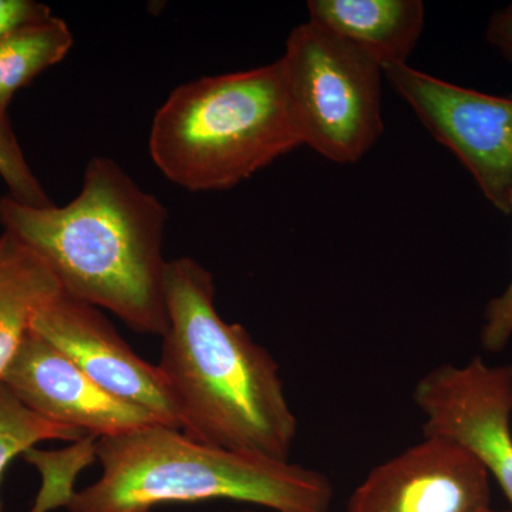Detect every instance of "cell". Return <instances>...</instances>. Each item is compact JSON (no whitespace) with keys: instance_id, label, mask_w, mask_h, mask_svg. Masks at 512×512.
<instances>
[{"instance_id":"6da1fadb","label":"cell","mask_w":512,"mask_h":512,"mask_svg":"<svg viewBox=\"0 0 512 512\" xmlns=\"http://www.w3.org/2000/svg\"><path fill=\"white\" fill-rule=\"evenodd\" d=\"M168 211L109 157L87 164L82 190L64 207L0 198V227L35 252L63 292L106 309L128 328H168L163 254Z\"/></svg>"},{"instance_id":"7a4b0ae2","label":"cell","mask_w":512,"mask_h":512,"mask_svg":"<svg viewBox=\"0 0 512 512\" xmlns=\"http://www.w3.org/2000/svg\"><path fill=\"white\" fill-rule=\"evenodd\" d=\"M168 328L160 369L173 390L180 430L198 443L289 461L298 419L274 357L215 306L214 276L194 258L168 261Z\"/></svg>"},{"instance_id":"3957f363","label":"cell","mask_w":512,"mask_h":512,"mask_svg":"<svg viewBox=\"0 0 512 512\" xmlns=\"http://www.w3.org/2000/svg\"><path fill=\"white\" fill-rule=\"evenodd\" d=\"M101 476L72 494L69 512H153L160 505L237 501L276 512H329L333 487L289 461L205 446L156 424L93 444Z\"/></svg>"},{"instance_id":"277c9868","label":"cell","mask_w":512,"mask_h":512,"mask_svg":"<svg viewBox=\"0 0 512 512\" xmlns=\"http://www.w3.org/2000/svg\"><path fill=\"white\" fill-rule=\"evenodd\" d=\"M298 147L281 60L175 87L148 138L161 174L191 192L229 190Z\"/></svg>"},{"instance_id":"5b68a950","label":"cell","mask_w":512,"mask_h":512,"mask_svg":"<svg viewBox=\"0 0 512 512\" xmlns=\"http://www.w3.org/2000/svg\"><path fill=\"white\" fill-rule=\"evenodd\" d=\"M286 99L301 146L336 164H355L383 134V69L312 22L286 40Z\"/></svg>"},{"instance_id":"8992f818","label":"cell","mask_w":512,"mask_h":512,"mask_svg":"<svg viewBox=\"0 0 512 512\" xmlns=\"http://www.w3.org/2000/svg\"><path fill=\"white\" fill-rule=\"evenodd\" d=\"M383 76L431 136L457 157L485 200L510 215L512 99L448 83L409 64L387 67Z\"/></svg>"},{"instance_id":"52a82bcc","label":"cell","mask_w":512,"mask_h":512,"mask_svg":"<svg viewBox=\"0 0 512 512\" xmlns=\"http://www.w3.org/2000/svg\"><path fill=\"white\" fill-rule=\"evenodd\" d=\"M413 399L426 417L424 437L470 451L512 507V365L490 366L481 357L441 365L421 377Z\"/></svg>"},{"instance_id":"ba28073f","label":"cell","mask_w":512,"mask_h":512,"mask_svg":"<svg viewBox=\"0 0 512 512\" xmlns=\"http://www.w3.org/2000/svg\"><path fill=\"white\" fill-rule=\"evenodd\" d=\"M30 330L56 346L101 389L180 430L173 390L160 366L138 356L99 308L62 292L36 313Z\"/></svg>"},{"instance_id":"9c48e42d","label":"cell","mask_w":512,"mask_h":512,"mask_svg":"<svg viewBox=\"0 0 512 512\" xmlns=\"http://www.w3.org/2000/svg\"><path fill=\"white\" fill-rule=\"evenodd\" d=\"M490 478L466 448L424 437L373 468L350 497L348 512H485Z\"/></svg>"},{"instance_id":"30bf717a","label":"cell","mask_w":512,"mask_h":512,"mask_svg":"<svg viewBox=\"0 0 512 512\" xmlns=\"http://www.w3.org/2000/svg\"><path fill=\"white\" fill-rule=\"evenodd\" d=\"M0 382L33 413L94 439L161 424L153 414L101 389L33 330L23 339Z\"/></svg>"},{"instance_id":"8fae6325","label":"cell","mask_w":512,"mask_h":512,"mask_svg":"<svg viewBox=\"0 0 512 512\" xmlns=\"http://www.w3.org/2000/svg\"><path fill=\"white\" fill-rule=\"evenodd\" d=\"M308 13L383 70L409 64L426 22L421 0H309Z\"/></svg>"},{"instance_id":"7c38bea8","label":"cell","mask_w":512,"mask_h":512,"mask_svg":"<svg viewBox=\"0 0 512 512\" xmlns=\"http://www.w3.org/2000/svg\"><path fill=\"white\" fill-rule=\"evenodd\" d=\"M63 292L49 266L12 235H0V380L36 313Z\"/></svg>"},{"instance_id":"4fadbf2b","label":"cell","mask_w":512,"mask_h":512,"mask_svg":"<svg viewBox=\"0 0 512 512\" xmlns=\"http://www.w3.org/2000/svg\"><path fill=\"white\" fill-rule=\"evenodd\" d=\"M73 43L69 26L56 16L0 40V113H8L20 89L62 62Z\"/></svg>"},{"instance_id":"5bb4252c","label":"cell","mask_w":512,"mask_h":512,"mask_svg":"<svg viewBox=\"0 0 512 512\" xmlns=\"http://www.w3.org/2000/svg\"><path fill=\"white\" fill-rule=\"evenodd\" d=\"M84 439L86 436L80 431L53 423L33 413L0 382V485L10 463L22 454L25 456L36 444L50 440ZM0 512H3L2 495Z\"/></svg>"},{"instance_id":"9a60e30c","label":"cell","mask_w":512,"mask_h":512,"mask_svg":"<svg viewBox=\"0 0 512 512\" xmlns=\"http://www.w3.org/2000/svg\"><path fill=\"white\" fill-rule=\"evenodd\" d=\"M0 178L9 190V197L30 207H52L53 202L37 180L8 113H0Z\"/></svg>"},{"instance_id":"2e32d148","label":"cell","mask_w":512,"mask_h":512,"mask_svg":"<svg viewBox=\"0 0 512 512\" xmlns=\"http://www.w3.org/2000/svg\"><path fill=\"white\" fill-rule=\"evenodd\" d=\"M512 217V194L510 198ZM512 338V278L500 295L495 296L485 306L481 345L488 352H501Z\"/></svg>"},{"instance_id":"e0dca14e","label":"cell","mask_w":512,"mask_h":512,"mask_svg":"<svg viewBox=\"0 0 512 512\" xmlns=\"http://www.w3.org/2000/svg\"><path fill=\"white\" fill-rule=\"evenodd\" d=\"M52 16L49 6L35 0H0V40Z\"/></svg>"},{"instance_id":"ac0fdd59","label":"cell","mask_w":512,"mask_h":512,"mask_svg":"<svg viewBox=\"0 0 512 512\" xmlns=\"http://www.w3.org/2000/svg\"><path fill=\"white\" fill-rule=\"evenodd\" d=\"M485 39L512 64V3L495 10L488 19Z\"/></svg>"},{"instance_id":"d6986e66","label":"cell","mask_w":512,"mask_h":512,"mask_svg":"<svg viewBox=\"0 0 512 512\" xmlns=\"http://www.w3.org/2000/svg\"><path fill=\"white\" fill-rule=\"evenodd\" d=\"M485 512H512V511H495V510H493V508H490V510L485 511Z\"/></svg>"},{"instance_id":"ffe728a7","label":"cell","mask_w":512,"mask_h":512,"mask_svg":"<svg viewBox=\"0 0 512 512\" xmlns=\"http://www.w3.org/2000/svg\"><path fill=\"white\" fill-rule=\"evenodd\" d=\"M239 512H251V511H239Z\"/></svg>"}]
</instances>
